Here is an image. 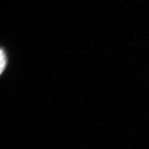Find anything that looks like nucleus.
Here are the masks:
<instances>
[{
  "mask_svg": "<svg viewBox=\"0 0 149 149\" xmlns=\"http://www.w3.org/2000/svg\"><path fill=\"white\" fill-rule=\"evenodd\" d=\"M1 74L4 72L6 67L7 66V62H8V58H7V54L4 48H1Z\"/></svg>",
  "mask_w": 149,
  "mask_h": 149,
  "instance_id": "nucleus-1",
  "label": "nucleus"
}]
</instances>
